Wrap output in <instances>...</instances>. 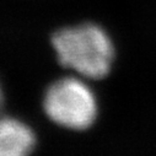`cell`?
Returning <instances> with one entry per match:
<instances>
[{
    "instance_id": "obj_3",
    "label": "cell",
    "mask_w": 156,
    "mask_h": 156,
    "mask_svg": "<svg viewBox=\"0 0 156 156\" xmlns=\"http://www.w3.org/2000/svg\"><path fill=\"white\" fill-rule=\"evenodd\" d=\"M34 145V133L27 124L11 117L0 118V156H23Z\"/></svg>"
},
{
    "instance_id": "obj_2",
    "label": "cell",
    "mask_w": 156,
    "mask_h": 156,
    "mask_svg": "<svg viewBox=\"0 0 156 156\" xmlns=\"http://www.w3.org/2000/svg\"><path fill=\"white\" fill-rule=\"evenodd\" d=\"M43 107L54 123L74 130L89 128L97 117L94 92L75 77H65L52 84L44 95Z\"/></svg>"
},
{
    "instance_id": "obj_1",
    "label": "cell",
    "mask_w": 156,
    "mask_h": 156,
    "mask_svg": "<svg viewBox=\"0 0 156 156\" xmlns=\"http://www.w3.org/2000/svg\"><path fill=\"white\" fill-rule=\"evenodd\" d=\"M52 43L59 63L81 76L101 79L111 70L114 49L100 26L84 23L63 28L53 34Z\"/></svg>"
},
{
    "instance_id": "obj_4",
    "label": "cell",
    "mask_w": 156,
    "mask_h": 156,
    "mask_svg": "<svg viewBox=\"0 0 156 156\" xmlns=\"http://www.w3.org/2000/svg\"><path fill=\"white\" fill-rule=\"evenodd\" d=\"M2 105H3V92L2 89H0V108H2Z\"/></svg>"
}]
</instances>
